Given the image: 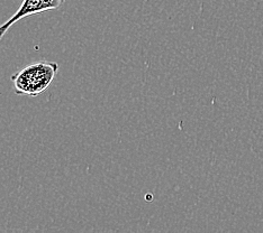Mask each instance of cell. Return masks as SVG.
Wrapping results in <instances>:
<instances>
[{
    "mask_svg": "<svg viewBox=\"0 0 263 233\" xmlns=\"http://www.w3.org/2000/svg\"><path fill=\"white\" fill-rule=\"evenodd\" d=\"M57 62L41 61L33 63L11 75L15 93L27 97H37L51 86L59 72Z\"/></svg>",
    "mask_w": 263,
    "mask_h": 233,
    "instance_id": "6da1fadb",
    "label": "cell"
},
{
    "mask_svg": "<svg viewBox=\"0 0 263 233\" xmlns=\"http://www.w3.org/2000/svg\"><path fill=\"white\" fill-rule=\"evenodd\" d=\"M64 3L65 0H23L21 7L17 9L16 13L8 18V20H6L3 25H0V40L11 26L22 20L23 18L59 9Z\"/></svg>",
    "mask_w": 263,
    "mask_h": 233,
    "instance_id": "7a4b0ae2",
    "label": "cell"
}]
</instances>
